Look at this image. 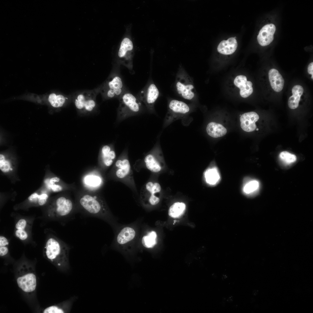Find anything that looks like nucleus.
Masks as SVG:
<instances>
[{
    "mask_svg": "<svg viewBox=\"0 0 313 313\" xmlns=\"http://www.w3.org/2000/svg\"><path fill=\"white\" fill-rule=\"evenodd\" d=\"M190 110L189 106L185 103L176 99L171 100L168 105V112L164 126L168 125L175 119L188 114Z\"/></svg>",
    "mask_w": 313,
    "mask_h": 313,
    "instance_id": "1a4fd4ad",
    "label": "nucleus"
},
{
    "mask_svg": "<svg viewBox=\"0 0 313 313\" xmlns=\"http://www.w3.org/2000/svg\"><path fill=\"white\" fill-rule=\"evenodd\" d=\"M70 310L67 308H64L61 306L57 305H52L48 307L43 311V313H63L67 312Z\"/></svg>",
    "mask_w": 313,
    "mask_h": 313,
    "instance_id": "c85d7f7f",
    "label": "nucleus"
},
{
    "mask_svg": "<svg viewBox=\"0 0 313 313\" xmlns=\"http://www.w3.org/2000/svg\"><path fill=\"white\" fill-rule=\"evenodd\" d=\"M50 188L52 191L54 192H59L61 191L62 189V188L61 186L55 184L51 185Z\"/></svg>",
    "mask_w": 313,
    "mask_h": 313,
    "instance_id": "e433bc0d",
    "label": "nucleus"
},
{
    "mask_svg": "<svg viewBox=\"0 0 313 313\" xmlns=\"http://www.w3.org/2000/svg\"><path fill=\"white\" fill-rule=\"evenodd\" d=\"M176 87L178 94L184 99L191 100L194 97V88L192 79L183 69H181L177 74Z\"/></svg>",
    "mask_w": 313,
    "mask_h": 313,
    "instance_id": "39448f33",
    "label": "nucleus"
},
{
    "mask_svg": "<svg viewBox=\"0 0 313 313\" xmlns=\"http://www.w3.org/2000/svg\"><path fill=\"white\" fill-rule=\"evenodd\" d=\"M29 267L21 269L17 279L18 287L23 292L30 293L34 291L37 286L36 276Z\"/></svg>",
    "mask_w": 313,
    "mask_h": 313,
    "instance_id": "6e6552de",
    "label": "nucleus"
},
{
    "mask_svg": "<svg viewBox=\"0 0 313 313\" xmlns=\"http://www.w3.org/2000/svg\"><path fill=\"white\" fill-rule=\"evenodd\" d=\"M159 94V91L155 85L151 83L140 92L137 98L144 104L149 111L153 112L154 103Z\"/></svg>",
    "mask_w": 313,
    "mask_h": 313,
    "instance_id": "9d476101",
    "label": "nucleus"
},
{
    "mask_svg": "<svg viewBox=\"0 0 313 313\" xmlns=\"http://www.w3.org/2000/svg\"><path fill=\"white\" fill-rule=\"evenodd\" d=\"M133 48L132 42L128 38H125L122 41L119 49L118 55L120 58L125 57L127 52L131 51Z\"/></svg>",
    "mask_w": 313,
    "mask_h": 313,
    "instance_id": "bb28decb",
    "label": "nucleus"
},
{
    "mask_svg": "<svg viewBox=\"0 0 313 313\" xmlns=\"http://www.w3.org/2000/svg\"><path fill=\"white\" fill-rule=\"evenodd\" d=\"M101 179L98 176L93 175L87 176L85 179V183L92 186H97L101 183Z\"/></svg>",
    "mask_w": 313,
    "mask_h": 313,
    "instance_id": "7c9ffc66",
    "label": "nucleus"
},
{
    "mask_svg": "<svg viewBox=\"0 0 313 313\" xmlns=\"http://www.w3.org/2000/svg\"><path fill=\"white\" fill-rule=\"evenodd\" d=\"M145 186L146 190L150 194L148 199L149 202L152 205L157 204L160 201V199L155 195V194L161 191L160 185L158 183L149 182L146 184Z\"/></svg>",
    "mask_w": 313,
    "mask_h": 313,
    "instance_id": "aec40b11",
    "label": "nucleus"
},
{
    "mask_svg": "<svg viewBox=\"0 0 313 313\" xmlns=\"http://www.w3.org/2000/svg\"><path fill=\"white\" fill-rule=\"evenodd\" d=\"M228 275L226 274H223L221 276V279L223 281H225L228 278Z\"/></svg>",
    "mask_w": 313,
    "mask_h": 313,
    "instance_id": "c03bdc74",
    "label": "nucleus"
},
{
    "mask_svg": "<svg viewBox=\"0 0 313 313\" xmlns=\"http://www.w3.org/2000/svg\"><path fill=\"white\" fill-rule=\"evenodd\" d=\"M136 234V231L133 228L128 226L125 227L118 234L117 242L119 244H125L132 240Z\"/></svg>",
    "mask_w": 313,
    "mask_h": 313,
    "instance_id": "6ab92c4d",
    "label": "nucleus"
},
{
    "mask_svg": "<svg viewBox=\"0 0 313 313\" xmlns=\"http://www.w3.org/2000/svg\"><path fill=\"white\" fill-rule=\"evenodd\" d=\"M16 236L21 240H25L28 237L27 232L24 230H17L15 232Z\"/></svg>",
    "mask_w": 313,
    "mask_h": 313,
    "instance_id": "473e14b6",
    "label": "nucleus"
},
{
    "mask_svg": "<svg viewBox=\"0 0 313 313\" xmlns=\"http://www.w3.org/2000/svg\"><path fill=\"white\" fill-rule=\"evenodd\" d=\"M115 165L117 169L116 174L118 178L123 179L128 175L130 172L131 166L125 152L116 161Z\"/></svg>",
    "mask_w": 313,
    "mask_h": 313,
    "instance_id": "2eb2a0df",
    "label": "nucleus"
},
{
    "mask_svg": "<svg viewBox=\"0 0 313 313\" xmlns=\"http://www.w3.org/2000/svg\"><path fill=\"white\" fill-rule=\"evenodd\" d=\"M268 76L273 90L276 92L281 91L283 87L284 81L278 71L274 68L271 69L269 72Z\"/></svg>",
    "mask_w": 313,
    "mask_h": 313,
    "instance_id": "f3484780",
    "label": "nucleus"
},
{
    "mask_svg": "<svg viewBox=\"0 0 313 313\" xmlns=\"http://www.w3.org/2000/svg\"><path fill=\"white\" fill-rule=\"evenodd\" d=\"M68 99L61 94L57 95L54 93L50 94L48 97V101L54 107L58 108L61 107L65 104Z\"/></svg>",
    "mask_w": 313,
    "mask_h": 313,
    "instance_id": "393cba45",
    "label": "nucleus"
},
{
    "mask_svg": "<svg viewBox=\"0 0 313 313\" xmlns=\"http://www.w3.org/2000/svg\"><path fill=\"white\" fill-rule=\"evenodd\" d=\"M205 177L207 182L211 185L216 184L220 179L219 172L215 168L208 170L205 173Z\"/></svg>",
    "mask_w": 313,
    "mask_h": 313,
    "instance_id": "a878e982",
    "label": "nucleus"
},
{
    "mask_svg": "<svg viewBox=\"0 0 313 313\" xmlns=\"http://www.w3.org/2000/svg\"><path fill=\"white\" fill-rule=\"evenodd\" d=\"M0 169L3 172L6 173L12 170L11 165L9 161L6 160L4 156L0 155Z\"/></svg>",
    "mask_w": 313,
    "mask_h": 313,
    "instance_id": "2f4dec72",
    "label": "nucleus"
},
{
    "mask_svg": "<svg viewBox=\"0 0 313 313\" xmlns=\"http://www.w3.org/2000/svg\"><path fill=\"white\" fill-rule=\"evenodd\" d=\"M8 244L7 239L2 236L0 237V247L6 246Z\"/></svg>",
    "mask_w": 313,
    "mask_h": 313,
    "instance_id": "4c0bfd02",
    "label": "nucleus"
},
{
    "mask_svg": "<svg viewBox=\"0 0 313 313\" xmlns=\"http://www.w3.org/2000/svg\"><path fill=\"white\" fill-rule=\"evenodd\" d=\"M234 300V298L231 295L228 296L227 299L226 301L228 303H232Z\"/></svg>",
    "mask_w": 313,
    "mask_h": 313,
    "instance_id": "79ce46f5",
    "label": "nucleus"
},
{
    "mask_svg": "<svg viewBox=\"0 0 313 313\" xmlns=\"http://www.w3.org/2000/svg\"><path fill=\"white\" fill-rule=\"evenodd\" d=\"M123 83L121 78L114 75L105 83L101 90L104 99L120 98L124 93Z\"/></svg>",
    "mask_w": 313,
    "mask_h": 313,
    "instance_id": "0eeeda50",
    "label": "nucleus"
},
{
    "mask_svg": "<svg viewBox=\"0 0 313 313\" xmlns=\"http://www.w3.org/2000/svg\"><path fill=\"white\" fill-rule=\"evenodd\" d=\"M275 30V26L273 24H267L264 26L259 31L257 37L259 43L263 46L269 45L273 40Z\"/></svg>",
    "mask_w": 313,
    "mask_h": 313,
    "instance_id": "f8f14e48",
    "label": "nucleus"
},
{
    "mask_svg": "<svg viewBox=\"0 0 313 313\" xmlns=\"http://www.w3.org/2000/svg\"><path fill=\"white\" fill-rule=\"evenodd\" d=\"M70 248L65 243L56 236L52 235L47 240L43 254L46 258L62 271L70 268L69 254Z\"/></svg>",
    "mask_w": 313,
    "mask_h": 313,
    "instance_id": "f257e3e1",
    "label": "nucleus"
},
{
    "mask_svg": "<svg viewBox=\"0 0 313 313\" xmlns=\"http://www.w3.org/2000/svg\"><path fill=\"white\" fill-rule=\"evenodd\" d=\"M48 195L46 194H43L39 195L38 203L40 205H43L45 204L48 198Z\"/></svg>",
    "mask_w": 313,
    "mask_h": 313,
    "instance_id": "f704fd0d",
    "label": "nucleus"
},
{
    "mask_svg": "<svg viewBox=\"0 0 313 313\" xmlns=\"http://www.w3.org/2000/svg\"><path fill=\"white\" fill-rule=\"evenodd\" d=\"M279 156L280 158L282 160L288 164L295 162L297 159L295 155L286 151H284L281 152Z\"/></svg>",
    "mask_w": 313,
    "mask_h": 313,
    "instance_id": "cd10ccee",
    "label": "nucleus"
},
{
    "mask_svg": "<svg viewBox=\"0 0 313 313\" xmlns=\"http://www.w3.org/2000/svg\"><path fill=\"white\" fill-rule=\"evenodd\" d=\"M80 207L87 214L98 218L108 222L112 218L103 201L99 197L86 194L81 196L78 200Z\"/></svg>",
    "mask_w": 313,
    "mask_h": 313,
    "instance_id": "f03ea898",
    "label": "nucleus"
},
{
    "mask_svg": "<svg viewBox=\"0 0 313 313\" xmlns=\"http://www.w3.org/2000/svg\"><path fill=\"white\" fill-rule=\"evenodd\" d=\"M206 132L210 137L218 138L225 136L227 133V130L222 124L214 122L209 123L207 124Z\"/></svg>",
    "mask_w": 313,
    "mask_h": 313,
    "instance_id": "a211bd4d",
    "label": "nucleus"
},
{
    "mask_svg": "<svg viewBox=\"0 0 313 313\" xmlns=\"http://www.w3.org/2000/svg\"><path fill=\"white\" fill-rule=\"evenodd\" d=\"M116 154L112 143L104 145L101 148L100 159L102 163L106 167L111 165L116 158Z\"/></svg>",
    "mask_w": 313,
    "mask_h": 313,
    "instance_id": "4468645a",
    "label": "nucleus"
},
{
    "mask_svg": "<svg viewBox=\"0 0 313 313\" xmlns=\"http://www.w3.org/2000/svg\"><path fill=\"white\" fill-rule=\"evenodd\" d=\"M307 72L309 74L312 75L311 78L313 79V62L310 63L308 65L307 68Z\"/></svg>",
    "mask_w": 313,
    "mask_h": 313,
    "instance_id": "ea45409f",
    "label": "nucleus"
},
{
    "mask_svg": "<svg viewBox=\"0 0 313 313\" xmlns=\"http://www.w3.org/2000/svg\"><path fill=\"white\" fill-rule=\"evenodd\" d=\"M74 204L68 198L61 196L54 202L49 209L48 216L53 219L71 218L74 210Z\"/></svg>",
    "mask_w": 313,
    "mask_h": 313,
    "instance_id": "20e7f679",
    "label": "nucleus"
},
{
    "mask_svg": "<svg viewBox=\"0 0 313 313\" xmlns=\"http://www.w3.org/2000/svg\"><path fill=\"white\" fill-rule=\"evenodd\" d=\"M234 85L240 90V94L243 98H246L253 92L252 83L250 81H248L246 77L244 75L236 76L234 80Z\"/></svg>",
    "mask_w": 313,
    "mask_h": 313,
    "instance_id": "ddd939ff",
    "label": "nucleus"
},
{
    "mask_svg": "<svg viewBox=\"0 0 313 313\" xmlns=\"http://www.w3.org/2000/svg\"><path fill=\"white\" fill-rule=\"evenodd\" d=\"M26 220L23 219H19L15 225L17 230H24L26 225Z\"/></svg>",
    "mask_w": 313,
    "mask_h": 313,
    "instance_id": "72a5a7b5",
    "label": "nucleus"
},
{
    "mask_svg": "<svg viewBox=\"0 0 313 313\" xmlns=\"http://www.w3.org/2000/svg\"><path fill=\"white\" fill-rule=\"evenodd\" d=\"M141 102L137 97L129 92H124L119 98V104L116 121L121 122L132 116L141 113Z\"/></svg>",
    "mask_w": 313,
    "mask_h": 313,
    "instance_id": "7ed1b4c3",
    "label": "nucleus"
},
{
    "mask_svg": "<svg viewBox=\"0 0 313 313\" xmlns=\"http://www.w3.org/2000/svg\"><path fill=\"white\" fill-rule=\"evenodd\" d=\"M60 179L57 177H54L51 178L50 180V183L51 185L54 184L55 182L59 181Z\"/></svg>",
    "mask_w": 313,
    "mask_h": 313,
    "instance_id": "a19ab883",
    "label": "nucleus"
},
{
    "mask_svg": "<svg viewBox=\"0 0 313 313\" xmlns=\"http://www.w3.org/2000/svg\"><path fill=\"white\" fill-rule=\"evenodd\" d=\"M259 187V182L256 180H253L248 183L245 185L243 190L245 193L249 194L256 190Z\"/></svg>",
    "mask_w": 313,
    "mask_h": 313,
    "instance_id": "c756f323",
    "label": "nucleus"
},
{
    "mask_svg": "<svg viewBox=\"0 0 313 313\" xmlns=\"http://www.w3.org/2000/svg\"><path fill=\"white\" fill-rule=\"evenodd\" d=\"M238 43L236 37H231L221 41L218 44L217 50L219 53L224 55H231L236 51Z\"/></svg>",
    "mask_w": 313,
    "mask_h": 313,
    "instance_id": "dca6fc26",
    "label": "nucleus"
},
{
    "mask_svg": "<svg viewBox=\"0 0 313 313\" xmlns=\"http://www.w3.org/2000/svg\"><path fill=\"white\" fill-rule=\"evenodd\" d=\"M39 195L36 193H34L30 195L28 198L29 200L32 202H36L38 201Z\"/></svg>",
    "mask_w": 313,
    "mask_h": 313,
    "instance_id": "c9c22d12",
    "label": "nucleus"
},
{
    "mask_svg": "<svg viewBox=\"0 0 313 313\" xmlns=\"http://www.w3.org/2000/svg\"><path fill=\"white\" fill-rule=\"evenodd\" d=\"M186 205L184 203L175 202L169 208L168 214L172 218H179L183 214Z\"/></svg>",
    "mask_w": 313,
    "mask_h": 313,
    "instance_id": "5701e85b",
    "label": "nucleus"
},
{
    "mask_svg": "<svg viewBox=\"0 0 313 313\" xmlns=\"http://www.w3.org/2000/svg\"><path fill=\"white\" fill-rule=\"evenodd\" d=\"M259 119L258 114L254 112L244 113L240 117V126L242 129L247 132L254 131L256 128V122Z\"/></svg>",
    "mask_w": 313,
    "mask_h": 313,
    "instance_id": "9b49d317",
    "label": "nucleus"
},
{
    "mask_svg": "<svg viewBox=\"0 0 313 313\" xmlns=\"http://www.w3.org/2000/svg\"><path fill=\"white\" fill-rule=\"evenodd\" d=\"M94 94L92 92H84L77 95L74 100L77 110L81 114L92 112L97 107Z\"/></svg>",
    "mask_w": 313,
    "mask_h": 313,
    "instance_id": "423d86ee",
    "label": "nucleus"
},
{
    "mask_svg": "<svg viewBox=\"0 0 313 313\" xmlns=\"http://www.w3.org/2000/svg\"><path fill=\"white\" fill-rule=\"evenodd\" d=\"M143 161L147 168L151 172H157L161 170L160 162L155 155L152 153L146 155L143 159Z\"/></svg>",
    "mask_w": 313,
    "mask_h": 313,
    "instance_id": "4be33fe9",
    "label": "nucleus"
},
{
    "mask_svg": "<svg viewBox=\"0 0 313 313\" xmlns=\"http://www.w3.org/2000/svg\"><path fill=\"white\" fill-rule=\"evenodd\" d=\"M293 95L289 98L288 102L289 107L294 109L299 106L300 97L303 92V87L299 85H294L292 89Z\"/></svg>",
    "mask_w": 313,
    "mask_h": 313,
    "instance_id": "412c9836",
    "label": "nucleus"
},
{
    "mask_svg": "<svg viewBox=\"0 0 313 313\" xmlns=\"http://www.w3.org/2000/svg\"><path fill=\"white\" fill-rule=\"evenodd\" d=\"M8 252V248L6 246L0 247V256H3L6 255Z\"/></svg>",
    "mask_w": 313,
    "mask_h": 313,
    "instance_id": "58836bf2",
    "label": "nucleus"
},
{
    "mask_svg": "<svg viewBox=\"0 0 313 313\" xmlns=\"http://www.w3.org/2000/svg\"><path fill=\"white\" fill-rule=\"evenodd\" d=\"M259 291L258 289H254L252 291V296H257L259 294Z\"/></svg>",
    "mask_w": 313,
    "mask_h": 313,
    "instance_id": "37998d69",
    "label": "nucleus"
},
{
    "mask_svg": "<svg viewBox=\"0 0 313 313\" xmlns=\"http://www.w3.org/2000/svg\"><path fill=\"white\" fill-rule=\"evenodd\" d=\"M157 235L154 231L149 232L146 235L142 237L141 242L143 246L146 248H153L156 244Z\"/></svg>",
    "mask_w": 313,
    "mask_h": 313,
    "instance_id": "b1692460",
    "label": "nucleus"
}]
</instances>
